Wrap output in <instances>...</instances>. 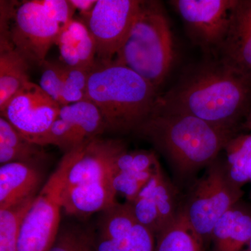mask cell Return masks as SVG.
<instances>
[{
  "instance_id": "17",
  "label": "cell",
  "mask_w": 251,
  "mask_h": 251,
  "mask_svg": "<svg viewBox=\"0 0 251 251\" xmlns=\"http://www.w3.org/2000/svg\"><path fill=\"white\" fill-rule=\"evenodd\" d=\"M117 193L111 178L67 187L62 194L63 211L83 219L103 212L117 204Z\"/></svg>"
},
{
  "instance_id": "32",
  "label": "cell",
  "mask_w": 251,
  "mask_h": 251,
  "mask_svg": "<svg viewBox=\"0 0 251 251\" xmlns=\"http://www.w3.org/2000/svg\"><path fill=\"white\" fill-rule=\"evenodd\" d=\"M242 126L244 128L251 130V108L250 110H249V113H248L247 116L246 117L245 120H244Z\"/></svg>"
},
{
  "instance_id": "1",
  "label": "cell",
  "mask_w": 251,
  "mask_h": 251,
  "mask_svg": "<svg viewBox=\"0 0 251 251\" xmlns=\"http://www.w3.org/2000/svg\"><path fill=\"white\" fill-rule=\"evenodd\" d=\"M251 108V79L219 59L209 58L158 96L154 110L192 115L238 132Z\"/></svg>"
},
{
  "instance_id": "13",
  "label": "cell",
  "mask_w": 251,
  "mask_h": 251,
  "mask_svg": "<svg viewBox=\"0 0 251 251\" xmlns=\"http://www.w3.org/2000/svg\"><path fill=\"white\" fill-rule=\"evenodd\" d=\"M105 131L99 109L90 100H84L61 107L59 116L51 126L43 145H54L66 153Z\"/></svg>"
},
{
  "instance_id": "11",
  "label": "cell",
  "mask_w": 251,
  "mask_h": 251,
  "mask_svg": "<svg viewBox=\"0 0 251 251\" xmlns=\"http://www.w3.org/2000/svg\"><path fill=\"white\" fill-rule=\"evenodd\" d=\"M98 221L95 251H156V238L135 217L130 203L117 202Z\"/></svg>"
},
{
  "instance_id": "26",
  "label": "cell",
  "mask_w": 251,
  "mask_h": 251,
  "mask_svg": "<svg viewBox=\"0 0 251 251\" xmlns=\"http://www.w3.org/2000/svg\"><path fill=\"white\" fill-rule=\"evenodd\" d=\"M49 251H95L94 234L78 226L62 227Z\"/></svg>"
},
{
  "instance_id": "4",
  "label": "cell",
  "mask_w": 251,
  "mask_h": 251,
  "mask_svg": "<svg viewBox=\"0 0 251 251\" xmlns=\"http://www.w3.org/2000/svg\"><path fill=\"white\" fill-rule=\"evenodd\" d=\"M174 36L163 4L142 1L114 62L129 68L158 90L175 59Z\"/></svg>"
},
{
  "instance_id": "20",
  "label": "cell",
  "mask_w": 251,
  "mask_h": 251,
  "mask_svg": "<svg viewBox=\"0 0 251 251\" xmlns=\"http://www.w3.org/2000/svg\"><path fill=\"white\" fill-rule=\"evenodd\" d=\"M29 66L9 39H0V111L29 82Z\"/></svg>"
},
{
  "instance_id": "19",
  "label": "cell",
  "mask_w": 251,
  "mask_h": 251,
  "mask_svg": "<svg viewBox=\"0 0 251 251\" xmlns=\"http://www.w3.org/2000/svg\"><path fill=\"white\" fill-rule=\"evenodd\" d=\"M62 63L69 67L92 69L97 63V46L85 23L73 19L61 29L57 43Z\"/></svg>"
},
{
  "instance_id": "30",
  "label": "cell",
  "mask_w": 251,
  "mask_h": 251,
  "mask_svg": "<svg viewBox=\"0 0 251 251\" xmlns=\"http://www.w3.org/2000/svg\"><path fill=\"white\" fill-rule=\"evenodd\" d=\"M41 2L62 29L74 19L75 9L69 0H41Z\"/></svg>"
},
{
  "instance_id": "9",
  "label": "cell",
  "mask_w": 251,
  "mask_h": 251,
  "mask_svg": "<svg viewBox=\"0 0 251 251\" xmlns=\"http://www.w3.org/2000/svg\"><path fill=\"white\" fill-rule=\"evenodd\" d=\"M139 0H98L82 21L97 46V62L115 61L139 11Z\"/></svg>"
},
{
  "instance_id": "3",
  "label": "cell",
  "mask_w": 251,
  "mask_h": 251,
  "mask_svg": "<svg viewBox=\"0 0 251 251\" xmlns=\"http://www.w3.org/2000/svg\"><path fill=\"white\" fill-rule=\"evenodd\" d=\"M88 100L99 109L105 130L135 131L152 115L158 90L129 68L115 62L96 63L87 88Z\"/></svg>"
},
{
  "instance_id": "7",
  "label": "cell",
  "mask_w": 251,
  "mask_h": 251,
  "mask_svg": "<svg viewBox=\"0 0 251 251\" xmlns=\"http://www.w3.org/2000/svg\"><path fill=\"white\" fill-rule=\"evenodd\" d=\"M243 194L242 188L229 178L226 162L219 156L206 167L182 204L188 222L204 244L211 240L220 218L240 201Z\"/></svg>"
},
{
  "instance_id": "33",
  "label": "cell",
  "mask_w": 251,
  "mask_h": 251,
  "mask_svg": "<svg viewBox=\"0 0 251 251\" xmlns=\"http://www.w3.org/2000/svg\"><path fill=\"white\" fill-rule=\"evenodd\" d=\"M243 251H251V237L249 243H248L247 247L244 249Z\"/></svg>"
},
{
  "instance_id": "6",
  "label": "cell",
  "mask_w": 251,
  "mask_h": 251,
  "mask_svg": "<svg viewBox=\"0 0 251 251\" xmlns=\"http://www.w3.org/2000/svg\"><path fill=\"white\" fill-rule=\"evenodd\" d=\"M78 148L64 153L34 198L21 225L18 251H49L54 244L60 229L63 191Z\"/></svg>"
},
{
  "instance_id": "31",
  "label": "cell",
  "mask_w": 251,
  "mask_h": 251,
  "mask_svg": "<svg viewBox=\"0 0 251 251\" xmlns=\"http://www.w3.org/2000/svg\"><path fill=\"white\" fill-rule=\"evenodd\" d=\"M75 10H78L82 18L87 17L94 9L97 0H70Z\"/></svg>"
},
{
  "instance_id": "29",
  "label": "cell",
  "mask_w": 251,
  "mask_h": 251,
  "mask_svg": "<svg viewBox=\"0 0 251 251\" xmlns=\"http://www.w3.org/2000/svg\"><path fill=\"white\" fill-rule=\"evenodd\" d=\"M42 67L43 72L39 85L46 94L59 105L62 90L64 64L63 63L60 64L57 62L46 60Z\"/></svg>"
},
{
  "instance_id": "2",
  "label": "cell",
  "mask_w": 251,
  "mask_h": 251,
  "mask_svg": "<svg viewBox=\"0 0 251 251\" xmlns=\"http://www.w3.org/2000/svg\"><path fill=\"white\" fill-rule=\"evenodd\" d=\"M135 132L165 157L181 184L215 161L238 134L192 115L156 110Z\"/></svg>"
},
{
  "instance_id": "18",
  "label": "cell",
  "mask_w": 251,
  "mask_h": 251,
  "mask_svg": "<svg viewBox=\"0 0 251 251\" xmlns=\"http://www.w3.org/2000/svg\"><path fill=\"white\" fill-rule=\"evenodd\" d=\"M251 237V206L240 201L220 218L211 240L214 251H243Z\"/></svg>"
},
{
  "instance_id": "25",
  "label": "cell",
  "mask_w": 251,
  "mask_h": 251,
  "mask_svg": "<svg viewBox=\"0 0 251 251\" xmlns=\"http://www.w3.org/2000/svg\"><path fill=\"white\" fill-rule=\"evenodd\" d=\"M92 69L69 67L64 64L61 107L88 100L87 88Z\"/></svg>"
},
{
  "instance_id": "27",
  "label": "cell",
  "mask_w": 251,
  "mask_h": 251,
  "mask_svg": "<svg viewBox=\"0 0 251 251\" xmlns=\"http://www.w3.org/2000/svg\"><path fill=\"white\" fill-rule=\"evenodd\" d=\"M157 168L154 171L146 172L123 171L112 173L111 179L114 189L117 193L125 196L126 202L132 203L152 177Z\"/></svg>"
},
{
  "instance_id": "34",
  "label": "cell",
  "mask_w": 251,
  "mask_h": 251,
  "mask_svg": "<svg viewBox=\"0 0 251 251\" xmlns=\"http://www.w3.org/2000/svg\"><path fill=\"white\" fill-rule=\"evenodd\" d=\"M250 181L251 183V176H250Z\"/></svg>"
},
{
  "instance_id": "24",
  "label": "cell",
  "mask_w": 251,
  "mask_h": 251,
  "mask_svg": "<svg viewBox=\"0 0 251 251\" xmlns=\"http://www.w3.org/2000/svg\"><path fill=\"white\" fill-rule=\"evenodd\" d=\"M35 198L12 207L0 209V251H18L21 225Z\"/></svg>"
},
{
  "instance_id": "8",
  "label": "cell",
  "mask_w": 251,
  "mask_h": 251,
  "mask_svg": "<svg viewBox=\"0 0 251 251\" xmlns=\"http://www.w3.org/2000/svg\"><path fill=\"white\" fill-rule=\"evenodd\" d=\"M237 1L172 0L169 4L179 14L191 42L209 58H216L227 36L231 13Z\"/></svg>"
},
{
  "instance_id": "15",
  "label": "cell",
  "mask_w": 251,
  "mask_h": 251,
  "mask_svg": "<svg viewBox=\"0 0 251 251\" xmlns=\"http://www.w3.org/2000/svg\"><path fill=\"white\" fill-rule=\"evenodd\" d=\"M216 58L251 80V0H238Z\"/></svg>"
},
{
  "instance_id": "28",
  "label": "cell",
  "mask_w": 251,
  "mask_h": 251,
  "mask_svg": "<svg viewBox=\"0 0 251 251\" xmlns=\"http://www.w3.org/2000/svg\"><path fill=\"white\" fill-rule=\"evenodd\" d=\"M160 163L156 153L150 150H125L117 157L112 173L123 171H154Z\"/></svg>"
},
{
  "instance_id": "16",
  "label": "cell",
  "mask_w": 251,
  "mask_h": 251,
  "mask_svg": "<svg viewBox=\"0 0 251 251\" xmlns=\"http://www.w3.org/2000/svg\"><path fill=\"white\" fill-rule=\"evenodd\" d=\"M40 166L9 163L0 167V209L18 205L35 198L44 184Z\"/></svg>"
},
{
  "instance_id": "21",
  "label": "cell",
  "mask_w": 251,
  "mask_h": 251,
  "mask_svg": "<svg viewBox=\"0 0 251 251\" xmlns=\"http://www.w3.org/2000/svg\"><path fill=\"white\" fill-rule=\"evenodd\" d=\"M47 155L44 147L31 143L4 117H0V163H26L40 166Z\"/></svg>"
},
{
  "instance_id": "14",
  "label": "cell",
  "mask_w": 251,
  "mask_h": 251,
  "mask_svg": "<svg viewBox=\"0 0 251 251\" xmlns=\"http://www.w3.org/2000/svg\"><path fill=\"white\" fill-rule=\"evenodd\" d=\"M126 150L122 140L94 138L78 148L68 174L66 186L100 181L112 177L115 161Z\"/></svg>"
},
{
  "instance_id": "23",
  "label": "cell",
  "mask_w": 251,
  "mask_h": 251,
  "mask_svg": "<svg viewBox=\"0 0 251 251\" xmlns=\"http://www.w3.org/2000/svg\"><path fill=\"white\" fill-rule=\"evenodd\" d=\"M226 168L229 178L242 188L250 181L251 173V133L237 134L225 148Z\"/></svg>"
},
{
  "instance_id": "22",
  "label": "cell",
  "mask_w": 251,
  "mask_h": 251,
  "mask_svg": "<svg viewBox=\"0 0 251 251\" xmlns=\"http://www.w3.org/2000/svg\"><path fill=\"white\" fill-rule=\"evenodd\" d=\"M204 246L181 206L175 221L156 237L155 251H204Z\"/></svg>"
},
{
  "instance_id": "5",
  "label": "cell",
  "mask_w": 251,
  "mask_h": 251,
  "mask_svg": "<svg viewBox=\"0 0 251 251\" xmlns=\"http://www.w3.org/2000/svg\"><path fill=\"white\" fill-rule=\"evenodd\" d=\"M10 5L1 1L0 39H9L28 64L42 67L62 27L50 16L41 0L25 1L17 8Z\"/></svg>"
},
{
  "instance_id": "10",
  "label": "cell",
  "mask_w": 251,
  "mask_h": 251,
  "mask_svg": "<svg viewBox=\"0 0 251 251\" xmlns=\"http://www.w3.org/2000/svg\"><path fill=\"white\" fill-rule=\"evenodd\" d=\"M60 110V105L40 86L29 81L0 112L23 136L44 147L46 135Z\"/></svg>"
},
{
  "instance_id": "12",
  "label": "cell",
  "mask_w": 251,
  "mask_h": 251,
  "mask_svg": "<svg viewBox=\"0 0 251 251\" xmlns=\"http://www.w3.org/2000/svg\"><path fill=\"white\" fill-rule=\"evenodd\" d=\"M130 204L136 219L156 238L176 219L183 201L177 187L167 177L160 166Z\"/></svg>"
}]
</instances>
